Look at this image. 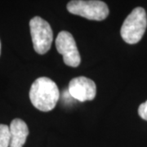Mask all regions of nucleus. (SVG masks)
Here are the masks:
<instances>
[{
	"label": "nucleus",
	"mask_w": 147,
	"mask_h": 147,
	"mask_svg": "<svg viewBox=\"0 0 147 147\" xmlns=\"http://www.w3.org/2000/svg\"><path fill=\"white\" fill-rule=\"evenodd\" d=\"M60 97L57 85L51 79L41 77L32 84L30 90V99L38 110L47 112L53 110Z\"/></svg>",
	"instance_id": "1"
},
{
	"label": "nucleus",
	"mask_w": 147,
	"mask_h": 147,
	"mask_svg": "<svg viewBox=\"0 0 147 147\" xmlns=\"http://www.w3.org/2000/svg\"><path fill=\"white\" fill-rule=\"evenodd\" d=\"M147 26L146 12L142 7H136L127 16L121 27L122 38L129 44H135L142 38Z\"/></svg>",
	"instance_id": "2"
},
{
	"label": "nucleus",
	"mask_w": 147,
	"mask_h": 147,
	"mask_svg": "<svg viewBox=\"0 0 147 147\" xmlns=\"http://www.w3.org/2000/svg\"><path fill=\"white\" fill-rule=\"evenodd\" d=\"M67 10L92 21H103L109 15L108 6L100 0H72L67 4Z\"/></svg>",
	"instance_id": "3"
},
{
	"label": "nucleus",
	"mask_w": 147,
	"mask_h": 147,
	"mask_svg": "<svg viewBox=\"0 0 147 147\" xmlns=\"http://www.w3.org/2000/svg\"><path fill=\"white\" fill-rule=\"evenodd\" d=\"M30 29L34 51L41 55L47 53L53 39V32L49 23L39 16H35L30 21Z\"/></svg>",
	"instance_id": "4"
},
{
	"label": "nucleus",
	"mask_w": 147,
	"mask_h": 147,
	"mask_svg": "<svg viewBox=\"0 0 147 147\" xmlns=\"http://www.w3.org/2000/svg\"><path fill=\"white\" fill-rule=\"evenodd\" d=\"M58 53L63 56L64 62L68 66L77 67L81 62V57L73 35L68 31L59 33L56 39Z\"/></svg>",
	"instance_id": "5"
},
{
	"label": "nucleus",
	"mask_w": 147,
	"mask_h": 147,
	"mask_svg": "<svg viewBox=\"0 0 147 147\" xmlns=\"http://www.w3.org/2000/svg\"><path fill=\"white\" fill-rule=\"evenodd\" d=\"M68 92L74 99L81 102L92 100L96 94V86L92 79L80 76L71 79L69 84Z\"/></svg>",
	"instance_id": "6"
},
{
	"label": "nucleus",
	"mask_w": 147,
	"mask_h": 147,
	"mask_svg": "<svg viewBox=\"0 0 147 147\" xmlns=\"http://www.w3.org/2000/svg\"><path fill=\"white\" fill-rule=\"evenodd\" d=\"M9 127L11 133L9 147L23 146L29 135V128L26 123L20 119H15L11 121Z\"/></svg>",
	"instance_id": "7"
},
{
	"label": "nucleus",
	"mask_w": 147,
	"mask_h": 147,
	"mask_svg": "<svg viewBox=\"0 0 147 147\" xmlns=\"http://www.w3.org/2000/svg\"><path fill=\"white\" fill-rule=\"evenodd\" d=\"M10 143V127L6 124H0V147H9Z\"/></svg>",
	"instance_id": "8"
},
{
	"label": "nucleus",
	"mask_w": 147,
	"mask_h": 147,
	"mask_svg": "<svg viewBox=\"0 0 147 147\" xmlns=\"http://www.w3.org/2000/svg\"><path fill=\"white\" fill-rule=\"evenodd\" d=\"M138 115L142 119L147 121V100L140 105L138 108Z\"/></svg>",
	"instance_id": "9"
},
{
	"label": "nucleus",
	"mask_w": 147,
	"mask_h": 147,
	"mask_svg": "<svg viewBox=\"0 0 147 147\" xmlns=\"http://www.w3.org/2000/svg\"><path fill=\"white\" fill-rule=\"evenodd\" d=\"M0 53H1V42H0Z\"/></svg>",
	"instance_id": "10"
}]
</instances>
